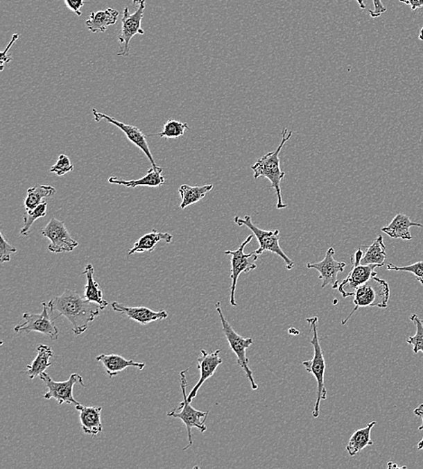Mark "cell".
Listing matches in <instances>:
<instances>
[{
  "instance_id": "31",
  "label": "cell",
  "mask_w": 423,
  "mask_h": 469,
  "mask_svg": "<svg viewBox=\"0 0 423 469\" xmlns=\"http://www.w3.org/2000/svg\"><path fill=\"white\" fill-rule=\"evenodd\" d=\"M189 128H190V126L187 123L178 121L175 119H169L164 123L163 131L157 135L161 138H166V139H170V138L176 139V138L182 137Z\"/></svg>"
},
{
  "instance_id": "2",
  "label": "cell",
  "mask_w": 423,
  "mask_h": 469,
  "mask_svg": "<svg viewBox=\"0 0 423 469\" xmlns=\"http://www.w3.org/2000/svg\"><path fill=\"white\" fill-rule=\"evenodd\" d=\"M293 134V131H288L287 128H284L282 131V141L277 149L274 152L267 153L251 167V169L254 171V179L264 177L271 182L270 188L275 191L276 197H277L276 207L278 210H284L288 207V204L284 203L283 197H282L281 183L286 176V173L281 169L280 153L284 144L291 139Z\"/></svg>"
},
{
  "instance_id": "27",
  "label": "cell",
  "mask_w": 423,
  "mask_h": 469,
  "mask_svg": "<svg viewBox=\"0 0 423 469\" xmlns=\"http://www.w3.org/2000/svg\"><path fill=\"white\" fill-rule=\"evenodd\" d=\"M213 189L212 185L203 186H190L188 185H182L179 188L180 197L182 198L181 207L182 210L186 207L193 205V204L199 203L207 194Z\"/></svg>"
},
{
  "instance_id": "23",
  "label": "cell",
  "mask_w": 423,
  "mask_h": 469,
  "mask_svg": "<svg viewBox=\"0 0 423 469\" xmlns=\"http://www.w3.org/2000/svg\"><path fill=\"white\" fill-rule=\"evenodd\" d=\"M173 237L170 233L159 232L157 230H153L151 232L144 235L136 243L133 248L128 250V255H132L137 253L153 252L155 246L161 241L172 243Z\"/></svg>"
},
{
  "instance_id": "26",
  "label": "cell",
  "mask_w": 423,
  "mask_h": 469,
  "mask_svg": "<svg viewBox=\"0 0 423 469\" xmlns=\"http://www.w3.org/2000/svg\"><path fill=\"white\" fill-rule=\"evenodd\" d=\"M376 424L377 422L374 420V422L368 423L365 428L359 429L353 433L346 447L347 453L351 457L356 455L360 451L374 444L373 441L371 440V431Z\"/></svg>"
},
{
  "instance_id": "24",
  "label": "cell",
  "mask_w": 423,
  "mask_h": 469,
  "mask_svg": "<svg viewBox=\"0 0 423 469\" xmlns=\"http://www.w3.org/2000/svg\"><path fill=\"white\" fill-rule=\"evenodd\" d=\"M83 275H85L87 278L83 297L89 302L97 303L102 309H104L109 302L103 299V293H102L100 285L94 280V266L92 264H87L83 271Z\"/></svg>"
},
{
  "instance_id": "33",
  "label": "cell",
  "mask_w": 423,
  "mask_h": 469,
  "mask_svg": "<svg viewBox=\"0 0 423 469\" xmlns=\"http://www.w3.org/2000/svg\"><path fill=\"white\" fill-rule=\"evenodd\" d=\"M386 269L397 271V272L412 273L416 279L423 285V261L417 262V263L407 266H396L395 264H388L386 266Z\"/></svg>"
},
{
  "instance_id": "21",
  "label": "cell",
  "mask_w": 423,
  "mask_h": 469,
  "mask_svg": "<svg viewBox=\"0 0 423 469\" xmlns=\"http://www.w3.org/2000/svg\"><path fill=\"white\" fill-rule=\"evenodd\" d=\"M412 227L422 228L423 225L411 221L409 216L400 213V214L396 215L392 219V221L390 222L388 225L383 227L382 231L383 233L388 235L392 239L411 240L413 239L410 231V228Z\"/></svg>"
},
{
  "instance_id": "5",
  "label": "cell",
  "mask_w": 423,
  "mask_h": 469,
  "mask_svg": "<svg viewBox=\"0 0 423 469\" xmlns=\"http://www.w3.org/2000/svg\"><path fill=\"white\" fill-rule=\"evenodd\" d=\"M189 368H186L181 372V388L182 391V395H184V401L180 404L178 408L171 411L168 413V416L180 419L185 424L186 429L188 432L189 444L186 446L184 450H187L189 447L193 445V435H191V429L197 428L200 432H205L207 427L205 422L209 411H198L191 405V402L188 401V395L186 393V388H187V379H186V374H187Z\"/></svg>"
},
{
  "instance_id": "32",
  "label": "cell",
  "mask_w": 423,
  "mask_h": 469,
  "mask_svg": "<svg viewBox=\"0 0 423 469\" xmlns=\"http://www.w3.org/2000/svg\"><path fill=\"white\" fill-rule=\"evenodd\" d=\"M410 320L413 321L416 327V333L413 336L406 339L408 344L413 345V351L414 354H418L419 352L423 353V321L417 314L411 316Z\"/></svg>"
},
{
  "instance_id": "34",
  "label": "cell",
  "mask_w": 423,
  "mask_h": 469,
  "mask_svg": "<svg viewBox=\"0 0 423 469\" xmlns=\"http://www.w3.org/2000/svg\"><path fill=\"white\" fill-rule=\"evenodd\" d=\"M74 167L71 164L70 158L65 155H60L58 160H57L56 164H53L51 167V173L56 174L58 176H65L66 173H70V171H74Z\"/></svg>"
},
{
  "instance_id": "7",
  "label": "cell",
  "mask_w": 423,
  "mask_h": 469,
  "mask_svg": "<svg viewBox=\"0 0 423 469\" xmlns=\"http://www.w3.org/2000/svg\"><path fill=\"white\" fill-rule=\"evenodd\" d=\"M234 222L238 224L239 227L245 225L254 233L257 237L259 248L257 249V255H262L265 251H269L279 255L286 263V268L291 270L295 266V262L288 257L286 253L281 248L279 240H280V231L276 230H263L253 224L250 216H245L244 219H240L239 216H235Z\"/></svg>"
},
{
  "instance_id": "25",
  "label": "cell",
  "mask_w": 423,
  "mask_h": 469,
  "mask_svg": "<svg viewBox=\"0 0 423 469\" xmlns=\"http://www.w3.org/2000/svg\"><path fill=\"white\" fill-rule=\"evenodd\" d=\"M53 357L52 348L47 345H39L37 347V355L31 365L26 366V375L30 379H34L38 375H41L49 366L53 365L50 359Z\"/></svg>"
},
{
  "instance_id": "35",
  "label": "cell",
  "mask_w": 423,
  "mask_h": 469,
  "mask_svg": "<svg viewBox=\"0 0 423 469\" xmlns=\"http://www.w3.org/2000/svg\"><path fill=\"white\" fill-rule=\"evenodd\" d=\"M0 262L5 263V262H10L11 259V255L17 253V248L10 245V243L6 240L5 237L2 233H0Z\"/></svg>"
},
{
  "instance_id": "30",
  "label": "cell",
  "mask_w": 423,
  "mask_h": 469,
  "mask_svg": "<svg viewBox=\"0 0 423 469\" xmlns=\"http://www.w3.org/2000/svg\"><path fill=\"white\" fill-rule=\"evenodd\" d=\"M47 214V203L44 201L40 205L33 210H26L24 214V227L21 228L20 234L22 236H28L31 232V227L35 221L41 218H44Z\"/></svg>"
},
{
  "instance_id": "41",
  "label": "cell",
  "mask_w": 423,
  "mask_h": 469,
  "mask_svg": "<svg viewBox=\"0 0 423 469\" xmlns=\"http://www.w3.org/2000/svg\"><path fill=\"white\" fill-rule=\"evenodd\" d=\"M356 2L359 3L360 8L365 9V3H364V0H356Z\"/></svg>"
},
{
  "instance_id": "11",
  "label": "cell",
  "mask_w": 423,
  "mask_h": 469,
  "mask_svg": "<svg viewBox=\"0 0 423 469\" xmlns=\"http://www.w3.org/2000/svg\"><path fill=\"white\" fill-rule=\"evenodd\" d=\"M40 377L48 388V392L44 395V399H55L60 405L64 404V402L68 404H80L74 399V387L78 383L82 384L83 386H85L82 375L73 374L71 375L67 381L55 382L53 381L49 374L44 372L43 374H41Z\"/></svg>"
},
{
  "instance_id": "29",
  "label": "cell",
  "mask_w": 423,
  "mask_h": 469,
  "mask_svg": "<svg viewBox=\"0 0 423 469\" xmlns=\"http://www.w3.org/2000/svg\"><path fill=\"white\" fill-rule=\"evenodd\" d=\"M26 192V210H33L43 203L44 198L53 196L56 194V189L51 185H35L28 189Z\"/></svg>"
},
{
  "instance_id": "42",
  "label": "cell",
  "mask_w": 423,
  "mask_h": 469,
  "mask_svg": "<svg viewBox=\"0 0 423 469\" xmlns=\"http://www.w3.org/2000/svg\"><path fill=\"white\" fill-rule=\"evenodd\" d=\"M289 333L292 334V335H299V334H300L299 330L293 329H293L289 330Z\"/></svg>"
},
{
  "instance_id": "3",
  "label": "cell",
  "mask_w": 423,
  "mask_h": 469,
  "mask_svg": "<svg viewBox=\"0 0 423 469\" xmlns=\"http://www.w3.org/2000/svg\"><path fill=\"white\" fill-rule=\"evenodd\" d=\"M306 321L310 325L311 333H313V338H311V344L313 347V359L308 361H302V366L309 373H311L317 380V399L315 402L313 416L316 418L320 416V405L322 400L327 399V392L325 388V377L326 362L324 359V355L319 339V334H318V323H319V318L317 316L313 318H306Z\"/></svg>"
},
{
  "instance_id": "9",
  "label": "cell",
  "mask_w": 423,
  "mask_h": 469,
  "mask_svg": "<svg viewBox=\"0 0 423 469\" xmlns=\"http://www.w3.org/2000/svg\"><path fill=\"white\" fill-rule=\"evenodd\" d=\"M253 235L248 237L245 241L240 245L236 250H227L224 252L226 255H231V287H230V305L236 307L235 293L238 280L243 273H248L254 269H257L256 262L258 260V255L256 252H250L245 254L244 249L248 244L253 239Z\"/></svg>"
},
{
  "instance_id": "40",
  "label": "cell",
  "mask_w": 423,
  "mask_h": 469,
  "mask_svg": "<svg viewBox=\"0 0 423 469\" xmlns=\"http://www.w3.org/2000/svg\"><path fill=\"white\" fill-rule=\"evenodd\" d=\"M400 1L409 5L413 10L423 8V0H400Z\"/></svg>"
},
{
  "instance_id": "16",
  "label": "cell",
  "mask_w": 423,
  "mask_h": 469,
  "mask_svg": "<svg viewBox=\"0 0 423 469\" xmlns=\"http://www.w3.org/2000/svg\"><path fill=\"white\" fill-rule=\"evenodd\" d=\"M221 350H217L212 353H208L206 350H200V356L198 359V368L200 371V380L195 384L193 390L191 391L188 395V401L191 402L195 397L197 396L200 388L205 383L209 378L213 377L215 374L216 370L223 363V359L220 357Z\"/></svg>"
},
{
  "instance_id": "19",
  "label": "cell",
  "mask_w": 423,
  "mask_h": 469,
  "mask_svg": "<svg viewBox=\"0 0 423 469\" xmlns=\"http://www.w3.org/2000/svg\"><path fill=\"white\" fill-rule=\"evenodd\" d=\"M96 359L98 362L103 364L104 368L110 377H116L119 373L124 371L128 368H137L139 370H143L146 366V363L136 362L133 359H126L124 357L116 354H101L96 357Z\"/></svg>"
},
{
  "instance_id": "18",
  "label": "cell",
  "mask_w": 423,
  "mask_h": 469,
  "mask_svg": "<svg viewBox=\"0 0 423 469\" xmlns=\"http://www.w3.org/2000/svg\"><path fill=\"white\" fill-rule=\"evenodd\" d=\"M163 168L151 167L148 173L142 178L137 180H123L119 177L112 176L107 180L111 185L126 186L129 188H137V186H148V187H159L166 182V177L163 176Z\"/></svg>"
},
{
  "instance_id": "4",
  "label": "cell",
  "mask_w": 423,
  "mask_h": 469,
  "mask_svg": "<svg viewBox=\"0 0 423 469\" xmlns=\"http://www.w3.org/2000/svg\"><path fill=\"white\" fill-rule=\"evenodd\" d=\"M389 299L390 287L388 282L386 280L377 278V275L373 276L365 284L356 289L353 300L355 307H354L350 314L341 321L342 325H346L349 318L360 308H367V307L386 308L388 306Z\"/></svg>"
},
{
  "instance_id": "15",
  "label": "cell",
  "mask_w": 423,
  "mask_h": 469,
  "mask_svg": "<svg viewBox=\"0 0 423 469\" xmlns=\"http://www.w3.org/2000/svg\"><path fill=\"white\" fill-rule=\"evenodd\" d=\"M335 249L329 248L326 252L325 257L319 263H308L307 268L316 269L320 273V279L322 281V288L331 285L333 289H337L340 285L338 275L344 272L347 264L345 262L335 260Z\"/></svg>"
},
{
  "instance_id": "6",
  "label": "cell",
  "mask_w": 423,
  "mask_h": 469,
  "mask_svg": "<svg viewBox=\"0 0 423 469\" xmlns=\"http://www.w3.org/2000/svg\"><path fill=\"white\" fill-rule=\"evenodd\" d=\"M216 309H217L218 317L221 318L222 329H223L225 336H226L227 341L229 342L231 350L235 353L236 359H238L239 366L244 370L245 375H247L249 382H250L252 389L257 390L258 386L256 382H254L253 371L249 368V359L247 356V352H245L253 344V339L243 338L242 336L239 335L234 330L229 321L225 318L220 302L216 303Z\"/></svg>"
},
{
  "instance_id": "44",
  "label": "cell",
  "mask_w": 423,
  "mask_h": 469,
  "mask_svg": "<svg viewBox=\"0 0 423 469\" xmlns=\"http://www.w3.org/2000/svg\"><path fill=\"white\" fill-rule=\"evenodd\" d=\"M419 38L421 39L422 41H423V27L421 30V32H420V36Z\"/></svg>"
},
{
  "instance_id": "22",
  "label": "cell",
  "mask_w": 423,
  "mask_h": 469,
  "mask_svg": "<svg viewBox=\"0 0 423 469\" xmlns=\"http://www.w3.org/2000/svg\"><path fill=\"white\" fill-rule=\"evenodd\" d=\"M119 17V12L112 8L103 11L92 12L89 19L86 21V26L92 33H104L107 27L118 22Z\"/></svg>"
},
{
  "instance_id": "20",
  "label": "cell",
  "mask_w": 423,
  "mask_h": 469,
  "mask_svg": "<svg viewBox=\"0 0 423 469\" xmlns=\"http://www.w3.org/2000/svg\"><path fill=\"white\" fill-rule=\"evenodd\" d=\"M76 410L79 411L80 423L86 434L94 437L103 431L101 419V407H96V406L85 407L82 404H78Z\"/></svg>"
},
{
  "instance_id": "37",
  "label": "cell",
  "mask_w": 423,
  "mask_h": 469,
  "mask_svg": "<svg viewBox=\"0 0 423 469\" xmlns=\"http://www.w3.org/2000/svg\"><path fill=\"white\" fill-rule=\"evenodd\" d=\"M65 5L70 9L71 11L74 12L77 16H82L83 12L80 10L85 5L84 0H64Z\"/></svg>"
},
{
  "instance_id": "12",
  "label": "cell",
  "mask_w": 423,
  "mask_h": 469,
  "mask_svg": "<svg viewBox=\"0 0 423 469\" xmlns=\"http://www.w3.org/2000/svg\"><path fill=\"white\" fill-rule=\"evenodd\" d=\"M42 305H43V312L40 314H28V312L24 314L23 318H25V323L17 325L14 329L15 332H39L49 336L53 341H56L58 339L59 330L57 329L53 321L51 320L50 307L46 302H42Z\"/></svg>"
},
{
  "instance_id": "10",
  "label": "cell",
  "mask_w": 423,
  "mask_h": 469,
  "mask_svg": "<svg viewBox=\"0 0 423 469\" xmlns=\"http://www.w3.org/2000/svg\"><path fill=\"white\" fill-rule=\"evenodd\" d=\"M363 255H364V252L361 249H358L353 257H351L352 269H351L347 278L340 282L338 287V291H340L341 296L343 298L354 296L356 289L365 284L373 276L377 275L374 270L380 266L377 264H362Z\"/></svg>"
},
{
  "instance_id": "8",
  "label": "cell",
  "mask_w": 423,
  "mask_h": 469,
  "mask_svg": "<svg viewBox=\"0 0 423 469\" xmlns=\"http://www.w3.org/2000/svg\"><path fill=\"white\" fill-rule=\"evenodd\" d=\"M146 0H133L136 10L133 14L126 8L123 12L121 32L119 35L120 50L116 56L127 57L130 53V42L136 35H145V30L141 26L146 9Z\"/></svg>"
},
{
  "instance_id": "43",
  "label": "cell",
  "mask_w": 423,
  "mask_h": 469,
  "mask_svg": "<svg viewBox=\"0 0 423 469\" xmlns=\"http://www.w3.org/2000/svg\"><path fill=\"white\" fill-rule=\"evenodd\" d=\"M388 468H400L398 467L397 465L395 464V463L392 462V461L388 462Z\"/></svg>"
},
{
  "instance_id": "17",
  "label": "cell",
  "mask_w": 423,
  "mask_h": 469,
  "mask_svg": "<svg viewBox=\"0 0 423 469\" xmlns=\"http://www.w3.org/2000/svg\"><path fill=\"white\" fill-rule=\"evenodd\" d=\"M112 309L119 314L128 316L129 318L137 321L141 325H148L157 321H163L168 318V314L164 309L159 312L152 311L151 309L146 307H128L120 305V303L112 302Z\"/></svg>"
},
{
  "instance_id": "13",
  "label": "cell",
  "mask_w": 423,
  "mask_h": 469,
  "mask_svg": "<svg viewBox=\"0 0 423 469\" xmlns=\"http://www.w3.org/2000/svg\"><path fill=\"white\" fill-rule=\"evenodd\" d=\"M42 235L50 240L48 246L49 251L52 253L71 252L79 246V243L73 239L69 233L64 222L52 218L46 228L42 230Z\"/></svg>"
},
{
  "instance_id": "14",
  "label": "cell",
  "mask_w": 423,
  "mask_h": 469,
  "mask_svg": "<svg viewBox=\"0 0 423 469\" xmlns=\"http://www.w3.org/2000/svg\"><path fill=\"white\" fill-rule=\"evenodd\" d=\"M93 119H94L96 122H101V120H106L109 122L110 124L116 126V128H119L120 130L123 132L127 137L128 139L130 141L132 144H134L135 146L141 149L146 157L149 159L150 162H151L152 167L157 168V162H155L154 156L152 155L151 150L149 148L148 138L146 135L140 130L139 128L137 126L127 125L125 123L120 122L119 120L114 119V117L107 115V114L98 112L96 110L95 108H92Z\"/></svg>"
},
{
  "instance_id": "45",
  "label": "cell",
  "mask_w": 423,
  "mask_h": 469,
  "mask_svg": "<svg viewBox=\"0 0 423 469\" xmlns=\"http://www.w3.org/2000/svg\"><path fill=\"white\" fill-rule=\"evenodd\" d=\"M333 302H335L334 305H337L338 300H333Z\"/></svg>"
},
{
  "instance_id": "39",
  "label": "cell",
  "mask_w": 423,
  "mask_h": 469,
  "mask_svg": "<svg viewBox=\"0 0 423 469\" xmlns=\"http://www.w3.org/2000/svg\"><path fill=\"white\" fill-rule=\"evenodd\" d=\"M413 413L415 414L416 416L421 418L422 424L419 427V431H423V404H420L418 407L414 409ZM417 449L419 450H423V437L422 441L419 442Z\"/></svg>"
},
{
  "instance_id": "28",
  "label": "cell",
  "mask_w": 423,
  "mask_h": 469,
  "mask_svg": "<svg viewBox=\"0 0 423 469\" xmlns=\"http://www.w3.org/2000/svg\"><path fill=\"white\" fill-rule=\"evenodd\" d=\"M386 259V248L382 236L377 237L376 240L369 246L367 251L363 255L362 264H377L380 267L385 266Z\"/></svg>"
},
{
  "instance_id": "1",
  "label": "cell",
  "mask_w": 423,
  "mask_h": 469,
  "mask_svg": "<svg viewBox=\"0 0 423 469\" xmlns=\"http://www.w3.org/2000/svg\"><path fill=\"white\" fill-rule=\"evenodd\" d=\"M51 312L64 316L73 325L75 336L82 335L88 330L89 323L100 315L101 307L80 296L76 291L66 289L62 296H56L48 302Z\"/></svg>"
},
{
  "instance_id": "38",
  "label": "cell",
  "mask_w": 423,
  "mask_h": 469,
  "mask_svg": "<svg viewBox=\"0 0 423 469\" xmlns=\"http://www.w3.org/2000/svg\"><path fill=\"white\" fill-rule=\"evenodd\" d=\"M374 3V10L369 11V14L373 18L379 17L381 15L385 13L387 11L385 6L383 5L381 0H373Z\"/></svg>"
},
{
  "instance_id": "36",
  "label": "cell",
  "mask_w": 423,
  "mask_h": 469,
  "mask_svg": "<svg viewBox=\"0 0 423 469\" xmlns=\"http://www.w3.org/2000/svg\"><path fill=\"white\" fill-rule=\"evenodd\" d=\"M19 34L13 35V36H12L11 41L10 42V44H8L7 48H6V49L3 51L1 53H0V71H4L5 66L12 61V56L11 54H8V52H10L12 45L16 43V41L17 40V39H19Z\"/></svg>"
}]
</instances>
